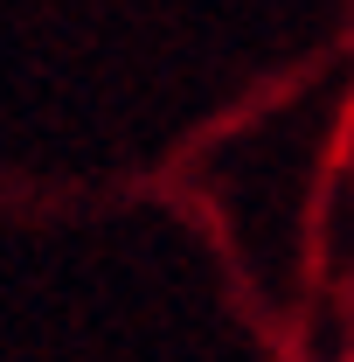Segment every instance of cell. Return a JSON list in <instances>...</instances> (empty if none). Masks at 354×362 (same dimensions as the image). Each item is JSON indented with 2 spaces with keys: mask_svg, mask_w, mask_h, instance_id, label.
Returning a JSON list of instances; mask_svg holds the SVG:
<instances>
[]
</instances>
